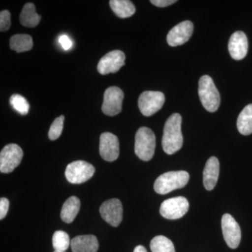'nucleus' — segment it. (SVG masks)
Instances as JSON below:
<instances>
[{
    "instance_id": "nucleus-1",
    "label": "nucleus",
    "mask_w": 252,
    "mask_h": 252,
    "mask_svg": "<svg viewBox=\"0 0 252 252\" xmlns=\"http://www.w3.org/2000/svg\"><path fill=\"white\" fill-rule=\"evenodd\" d=\"M182 117L180 114H172L168 118L164 126L162 147L164 152L172 155L178 152L183 145L182 133Z\"/></svg>"
},
{
    "instance_id": "nucleus-2",
    "label": "nucleus",
    "mask_w": 252,
    "mask_h": 252,
    "mask_svg": "<svg viewBox=\"0 0 252 252\" xmlns=\"http://www.w3.org/2000/svg\"><path fill=\"white\" fill-rule=\"evenodd\" d=\"M189 180V174L187 172H167L158 177L154 183V190L157 193L165 195L176 189L183 188Z\"/></svg>"
},
{
    "instance_id": "nucleus-3",
    "label": "nucleus",
    "mask_w": 252,
    "mask_h": 252,
    "mask_svg": "<svg viewBox=\"0 0 252 252\" xmlns=\"http://www.w3.org/2000/svg\"><path fill=\"white\" fill-rule=\"evenodd\" d=\"M198 94L204 108L210 112L217 111L220 105V94L210 76L204 75L200 78Z\"/></svg>"
},
{
    "instance_id": "nucleus-4",
    "label": "nucleus",
    "mask_w": 252,
    "mask_h": 252,
    "mask_svg": "<svg viewBox=\"0 0 252 252\" xmlns=\"http://www.w3.org/2000/svg\"><path fill=\"white\" fill-rule=\"evenodd\" d=\"M156 148V136L153 131L142 127L136 132L135 152L139 158L149 161L153 158Z\"/></svg>"
},
{
    "instance_id": "nucleus-5",
    "label": "nucleus",
    "mask_w": 252,
    "mask_h": 252,
    "mask_svg": "<svg viewBox=\"0 0 252 252\" xmlns=\"http://www.w3.org/2000/svg\"><path fill=\"white\" fill-rule=\"evenodd\" d=\"M23 157L22 149L16 144L5 146L0 153V171L10 173L20 165Z\"/></svg>"
},
{
    "instance_id": "nucleus-6",
    "label": "nucleus",
    "mask_w": 252,
    "mask_h": 252,
    "mask_svg": "<svg viewBox=\"0 0 252 252\" xmlns=\"http://www.w3.org/2000/svg\"><path fill=\"white\" fill-rule=\"evenodd\" d=\"M165 101V95L160 91H145L139 97V109L144 116L151 117L162 108Z\"/></svg>"
},
{
    "instance_id": "nucleus-7",
    "label": "nucleus",
    "mask_w": 252,
    "mask_h": 252,
    "mask_svg": "<svg viewBox=\"0 0 252 252\" xmlns=\"http://www.w3.org/2000/svg\"><path fill=\"white\" fill-rule=\"evenodd\" d=\"M94 173V167L89 162L77 160L66 167L65 177L72 184H82L90 180Z\"/></svg>"
},
{
    "instance_id": "nucleus-8",
    "label": "nucleus",
    "mask_w": 252,
    "mask_h": 252,
    "mask_svg": "<svg viewBox=\"0 0 252 252\" xmlns=\"http://www.w3.org/2000/svg\"><path fill=\"white\" fill-rule=\"evenodd\" d=\"M188 200L183 196L167 199L160 205V213L167 220H178L189 211Z\"/></svg>"
},
{
    "instance_id": "nucleus-9",
    "label": "nucleus",
    "mask_w": 252,
    "mask_h": 252,
    "mask_svg": "<svg viewBox=\"0 0 252 252\" xmlns=\"http://www.w3.org/2000/svg\"><path fill=\"white\" fill-rule=\"evenodd\" d=\"M124 92L117 86H112L105 91L104 94L102 111L105 115L114 117L122 111Z\"/></svg>"
},
{
    "instance_id": "nucleus-10",
    "label": "nucleus",
    "mask_w": 252,
    "mask_h": 252,
    "mask_svg": "<svg viewBox=\"0 0 252 252\" xmlns=\"http://www.w3.org/2000/svg\"><path fill=\"white\" fill-rule=\"evenodd\" d=\"M223 238L228 246L236 249L241 240V230L238 222L229 214H225L221 219Z\"/></svg>"
},
{
    "instance_id": "nucleus-11",
    "label": "nucleus",
    "mask_w": 252,
    "mask_h": 252,
    "mask_svg": "<svg viewBox=\"0 0 252 252\" xmlns=\"http://www.w3.org/2000/svg\"><path fill=\"white\" fill-rule=\"evenodd\" d=\"M126 56L119 50L111 51L104 56L97 64V70L102 75L117 72L125 64Z\"/></svg>"
},
{
    "instance_id": "nucleus-12",
    "label": "nucleus",
    "mask_w": 252,
    "mask_h": 252,
    "mask_svg": "<svg viewBox=\"0 0 252 252\" xmlns=\"http://www.w3.org/2000/svg\"><path fill=\"white\" fill-rule=\"evenodd\" d=\"M99 213L106 222L114 227H117L123 220V206L119 199L107 200L99 207Z\"/></svg>"
},
{
    "instance_id": "nucleus-13",
    "label": "nucleus",
    "mask_w": 252,
    "mask_h": 252,
    "mask_svg": "<svg viewBox=\"0 0 252 252\" xmlns=\"http://www.w3.org/2000/svg\"><path fill=\"white\" fill-rule=\"evenodd\" d=\"M99 154L106 161L117 160L119 156V141L111 132H104L99 137Z\"/></svg>"
},
{
    "instance_id": "nucleus-14",
    "label": "nucleus",
    "mask_w": 252,
    "mask_h": 252,
    "mask_svg": "<svg viewBox=\"0 0 252 252\" xmlns=\"http://www.w3.org/2000/svg\"><path fill=\"white\" fill-rule=\"evenodd\" d=\"M193 32V24L191 21H185L179 23L167 34V44L172 47L182 45L189 40Z\"/></svg>"
},
{
    "instance_id": "nucleus-15",
    "label": "nucleus",
    "mask_w": 252,
    "mask_h": 252,
    "mask_svg": "<svg viewBox=\"0 0 252 252\" xmlns=\"http://www.w3.org/2000/svg\"><path fill=\"white\" fill-rule=\"evenodd\" d=\"M228 51L230 56L236 61H240L247 56L248 40L243 32L237 31L232 34L228 43Z\"/></svg>"
},
{
    "instance_id": "nucleus-16",
    "label": "nucleus",
    "mask_w": 252,
    "mask_h": 252,
    "mask_svg": "<svg viewBox=\"0 0 252 252\" xmlns=\"http://www.w3.org/2000/svg\"><path fill=\"white\" fill-rule=\"evenodd\" d=\"M220 162L216 157L210 158L205 164L203 171V185L208 190H213L220 175Z\"/></svg>"
},
{
    "instance_id": "nucleus-17",
    "label": "nucleus",
    "mask_w": 252,
    "mask_h": 252,
    "mask_svg": "<svg viewBox=\"0 0 252 252\" xmlns=\"http://www.w3.org/2000/svg\"><path fill=\"white\" fill-rule=\"evenodd\" d=\"M72 252H97L98 240L94 235H79L71 240Z\"/></svg>"
},
{
    "instance_id": "nucleus-18",
    "label": "nucleus",
    "mask_w": 252,
    "mask_h": 252,
    "mask_svg": "<svg viewBox=\"0 0 252 252\" xmlns=\"http://www.w3.org/2000/svg\"><path fill=\"white\" fill-rule=\"evenodd\" d=\"M81 203L79 199L76 196H72L67 199L63 204L61 210V217L65 223H72L77 216L80 210Z\"/></svg>"
},
{
    "instance_id": "nucleus-19",
    "label": "nucleus",
    "mask_w": 252,
    "mask_h": 252,
    "mask_svg": "<svg viewBox=\"0 0 252 252\" xmlns=\"http://www.w3.org/2000/svg\"><path fill=\"white\" fill-rule=\"evenodd\" d=\"M35 6L32 3H27L23 6L20 14V22L22 26L34 28L40 22L41 16L36 12Z\"/></svg>"
},
{
    "instance_id": "nucleus-20",
    "label": "nucleus",
    "mask_w": 252,
    "mask_h": 252,
    "mask_svg": "<svg viewBox=\"0 0 252 252\" xmlns=\"http://www.w3.org/2000/svg\"><path fill=\"white\" fill-rule=\"evenodd\" d=\"M109 5L112 11L121 18L130 17L135 12V6L128 0H111Z\"/></svg>"
},
{
    "instance_id": "nucleus-21",
    "label": "nucleus",
    "mask_w": 252,
    "mask_h": 252,
    "mask_svg": "<svg viewBox=\"0 0 252 252\" xmlns=\"http://www.w3.org/2000/svg\"><path fill=\"white\" fill-rule=\"evenodd\" d=\"M237 127L242 135H249L252 133V104H248L240 113Z\"/></svg>"
},
{
    "instance_id": "nucleus-22",
    "label": "nucleus",
    "mask_w": 252,
    "mask_h": 252,
    "mask_svg": "<svg viewBox=\"0 0 252 252\" xmlns=\"http://www.w3.org/2000/svg\"><path fill=\"white\" fill-rule=\"evenodd\" d=\"M33 41L28 34H15L10 39V48L17 53L26 52L32 49Z\"/></svg>"
},
{
    "instance_id": "nucleus-23",
    "label": "nucleus",
    "mask_w": 252,
    "mask_h": 252,
    "mask_svg": "<svg viewBox=\"0 0 252 252\" xmlns=\"http://www.w3.org/2000/svg\"><path fill=\"white\" fill-rule=\"evenodd\" d=\"M150 248L152 252H175V247L171 240L162 235H158L152 239Z\"/></svg>"
},
{
    "instance_id": "nucleus-24",
    "label": "nucleus",
    "mask_w": 252,
    "mask_h": 252,
    "mask_svg": "<svg viewBox=\"0 0 252 252\" xmlns=\"http://www.w3.org/2000/svg\"><path fill=\"white\" fill-rule=\"evenodd\" d=\"M52 241L53 247L56 251L65 252L71 245L69 235L63 230L55 232Z\"/></svg>"
},
{
    "instance_id": "nucleus-25",
    "label": "nucleus",
    "mask_w": 252,
    "mask_h": 252,
    "mask_svg": "<svg viewBox=\"0 0 252 252\" xmlns=\"http://www.w3.org/2000/svg\"><path fill=\"white\" fill-rule=\"evenodd\" d=\"M9 102L13 108L17 111L19 114L26 115L29 112L30 104L28 103L27 99L21 94H12L10 97Z\"/></svg>"
},
{
    "instance_id": "nucleus-26",
    "label": "nucleus",
    "mask_w": 252,
    "mask_h": 252,
    "mask_svg": "<svg viewBox=\"0 0 252 252\" xmlns=\"http://www.w3.org/2000/svg\"><path fill=\"white\" fill-rule=\"evenodd\" d=\"M64 121V117L63 115H61V117L55 119L54 122L51 124L49 131L50 140H56L59 138L63 132Z\"/></svg>"
},
{
    "instance_id": "nucleus-27",
    "label": "nucleus",
    "mask_w": 252,
    "mask_h": 252,
    "mask_svg": "<svg viewBox=\"0 0 252 252\" xmlns=\"http://www.w3.org/2000/svg\"><path fill=\"white\" fill-rule=\"evenodd\" d=\"M11 24V14L7 10H3L0 13V31H8Z\"/></svg>"
},
{
    "instance_id": "nucleus-28",
    "label": "nucleus",
    "mask_w": 252,
    "mask_h": 252,
    "mask_svg": "<svg viewBox=\"0 0 252 252\" xmlns=\"http://www.w3.org/2000/svg\"><path fill=\"white\" fill-rule=\"evenodd\" d=\"M9 207V201L7 198H1L0 199V220H3L6 216Z\"/></svg>"
},
{
    "instance_id": "nucleus-29",
    "label": "nucleus",
    "mask_w": 252,
    "mask_h": 252,
    "mask_svg": "<svg viewBox=\"0 0 252 252\" xmlns=\"http://www.w3.org/2000/svg\"><path fill=\"white\" fill-rule=\"evenodd\" d=\"M60 44L62 46L63 49L67 51L72 48V42L69 36L67 35H61L59 39Z\"/></svg>"
},
{
    "instance_id": "nucleus-30",
    "label": "nucleus",
    "mask_w": 252,
    "mask_h": 252,
    "mask_svg": "<svg viewBox=\"0 0 252 252\" xmlns=\"http://www.w3.org/2000/svg\"><path fill=\"white\" fill-rule=\"evenodd\" d=\"M150 2L158 7L163 8L175 4L177 1L176 0H151Z\"/></svg>"
},
{
    "instance_id": "nucleus-31",
    "label": "nucleus",
    "mask_w": 252,
    "mask_h": 252,
    "mask_svg": "<svg viewBox=\"0 0 252 252\" xmlns=\"http://www.w3.org/2000/svg\"><path fill=\"white\" fill-rule=\"evenodd\" d=\"M134 252H147V251L144 247L139 245V246L136 247L135 250H134Z\"/></svg>"
},
{
    "instance_id": "nucleus-32",
    "label": "nucleus",
    "mask_w": 252,
    "mask_h": 252,
    "mask_svg": "<svg viewBox=\"0 0 252 252\" xmlns=\"http://www.w3.org/2000/svg\"><path fill=\"white\" fill-rule=\"evenodd\" d=\"M54 252H65L56 251V250H55V251Z\"/></svg>"
}]
</instances>
